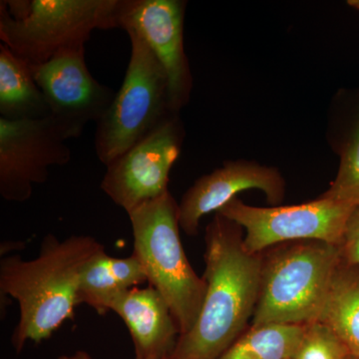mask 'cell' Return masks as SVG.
<instances>
[{"instance_id": "obj_1", "label": "cell", "mask_w": 359, "mask_h": 359, "mask_svg": "<svg viewBox=\"0 0 359 359\" xmlns=\"http://www.w3.org/2000/svg\"><path fill=\"white\" fill-rule=\"evenodd\" d=\"M205 241L204 302L171 359H218L242 334L259 301L264 263L245 250L241 226L217 212Z\"/></svg>"}, {"instance_id": "obj_20", "label": "cell", "mask_w": 359, "mask_h": 359, "mask_svg": "<svg viewBox=\"0 0 359 359\" xmlns=\"http://www.w3.org/2000/svg\"><path fill=\"white\" fill-rule=\"evenodd\" d=\"M340 249L344 263L359 269V205L347 222Z\"/></svg>"}, {"instance_id": "obj_19", "label": "cell", "mask_w": 359, "mask_h": 359, "mask_svg": "<svg viewBox=\"0 0 359 359\" xmlns=\"http://www.w3.org/2000/svg\"><path fill=\"white\" fill-rule=\"evenodd\" d=\"M323 197L359 205V120L342 156L337 179Z\"/></svg>"}, {"instance_id": "obj_14", "label": "cell", "mask_w": 359, "mask_h": 359, "mask_svg": "<svg viewBox=\"0 0 359 359\" xmlns=\"http://www.w3.org/2000/svg\"><path fill=\"white\" fill-rule=\"evenodd\" d=\"M148 283L147 276L134 254L111 257L105 250L84 266L78 287V304H85L100 316L111 311L118 297Z\"/></svg>"}, {"instance_id": "obj_11", "label": "cell", "mask_w": 359, "mask_h": 359, "mask_svg": "<svg viewBox=\"0 0 359 359\" xmlns=\"http://www.w3.org/2000/svg\"><path fill=\"white\" fill-rule=\"evenodd\" d=\"M185 4L179 0H118L117 28L136 32L164 68L175 112L186 102L190 72L184 51Z\"/></svg>"}, {"instance_id": "obj_6", "label": "cell", "mask_w": 359, "mask_h": 359, "mask_svg": "<svg viewBox=\"0 0 359 359\" xmlns=\"http://www.w3.org/2000/svg\"><path fill=\"white\" fill-rule=\"evenodd\" d=\"M126 32L131 53L124 80L96 123V155L106 167L176 115L164 68L136 32Z\"/></svg>"}, {"instance_id": "obj_10", "label": "cell", "mask_w": 359, "mask_h": 359, "mask_svg": "<svg viewBox=\"0 0 359 359\" xmlns=\"http://www.w3.org/2000/svg\"><path fill=\"white\" fill-rule=\"evenodd\" d=\"M176 115L106 167L101 190L126 212L168 192L183 139Z\"/></svg>"}, {"instance_id": "obj_5", "label": "cell", "mask_w": 359, "mask_h": 359, "mask_svg": "<svg viewBox=\"0 0 359 359\" xmlns=\"http://www.w3.org/2000/svg\"><path fill=\"white\" fill-rule=\"evenodd\" d=\"M341 263L340 245L318 241L273 255L264 264L252 327L320 320Z\"/></svg>"}, {"instance_id": "obj_23", "label": "cell", "mask_w": 359, "mask_h": 359, "mask_svg": "<svg viewBox=\"0 0 359 359\" xmlns=\"http://www.w3.org/2000/svg\"><path fill=\"white\" fill-rule=\"evenodd\" d=\"M348 359H359V358H355V356L351 355V356H349Z\"/></svg>"}, {"instance_id": "obj_22", "label": "cell", "mask_w": 359, "mask_h": 359, "mask_svg": "<svg viewBox=\"0 0 359 359\" xmlns=\"http://www.w3.org/2000/svg\"><path fill=\"white\" fill-rule=\"evenodd\" d=\"M349 4H351V6H355L356 8L359 9V1H351L349 2Z\"/></svg>"}, {"instance_id": "obj_13", "label": "cell", "mask_w": 359, "mask_h": 359, "mask_svg": "<svg viewBox=\"0 0 359 359\" xmlns=\"http://www.w3.org/2000/svg\"><path fill=\"white\" fill-rule=\"evenodd\" d=\"M111 311L128 328L136 359H171L181 334L169 304L157 290L151 285L129 290L118 297Z\"/></svg>"}, {"instance_id": "obj_7", "label": "cell", "mask_w": 359, "mask_h": 359, "mask_svg": "<svg viewBox=\"0 0 359 359\" xmlns=\"http://www.w3.org/2000/svg\"><path fill=\"white\" fill-rule=\"evenodd\" d=\"M356 207L323 196L306 204L276 208L250 207L235 198L218 214L245 229V250L259 255L266 248L289 241L340 245Z\"/></svg>"}, {"instance_id": "obj_18", "label": "cell", "mask_w": 359, "mask_h": 359, "mask_svg": "<svg viewBox=\"0 0 359 359\" xmlns=\"http://www.w3.org/2000/svg\"><path fill=\"white\" fill-rule=\"evenodd\" d=\"M351 355L334 330L318 320L306 325L292 359H348Z\"/></svg>"}, {"instance_id": "obj_3", "label": "cell", "mask_w": 359, "mask_h": 359, "mask_svg": "<svg viewBox=\"0 0 359 359\" xmlns=\"http://www.w3.org/2000/svg\"><path fill=\"white\" fill-rule=\"evenodd\" d=\"M127 214L133 233V254L145 271L149 285L166 299L180 334H188L199 316L207 283L187 259L180 238L178 203L168 191Z\"/></svg>"}, {"instance_id": "obj_21", "label": "cell", "mask_w": 359, "mask_h": 359, "mask_svg": "<svg viewBox=\"0 0 359 359\" xmlns=\"http://www.w3.org/2000/svg\"><path fill=\"white\" fill-rule=\"evenodd\" d=\"M57 359H94L88 353L84 351H78L72 354H65L59 356Z\"/></svg>"}, {"instance_id": "obj_2", "label": "cell", "mask_w": 359, "mask_h": 359, "mask_svg": "<svg viewBox=\"0 0 359 359\" xmlns=\"http://www.w3.org/2000/svg\"><path fill=\"white\" fill-rule=\"evenodd\" d=\"M105 250L91 236H71L60 241L45 236L39 256L25 259L20 255L0 261V292L20 306V320L11 344L18 353L28 341L48 339L78 306L80 276L90 259Z\"/></svg>"}, {"instance_id": "obj_12", "label": "cell", "mask_w": 359, "mask_h": 359, "mask_svg": "<svg viewBox=\"0 0 359 359\" xmlns=\"http://www.w3.org/2000/svg\"><path fill=\"white\" fill-rule=\"evenodd\" d=\"M252 189L263 191L269 202L276 204L283 200L285 183L271 168L248 162L226 163L197 180L183 196L179 204L180 228L187 235H197L203 217L218 212L238 193Z\"/></svg>"}, {"instance_id": "obj_16", "label": "cell", "mask_w": 359, "mask_h": 359, "mask_svg": "<svg viewBox=\"0 0 359 359\" xmlns=\"http://www.w3.org/2000/svg\"><path fill=\"white\" fill-rule=\"evenodd\" d=\"M320 321L327 325L359 358V269L342 261Z\"/></svg>"}, {"instance_id": "obj_9", "label": "cell", "mask_w": 359, "mask_h": 359, "mask_svg": "<svg viewBox=\"0 0 359 359\" xmlns=\"http://www.w3.org/2000/svg\"><path fill=\"white\" fill-rule=\"evenodd\" d=\"M33 77L48 105L49 117L66 140L79 138L90 122H98L116 92L97 81L85 60V46L60 52L32 65Z\"/></svg>"}, {"instance_id": "obj_4", "label": "cell", "mask_w": 359, "mask_h": 359, "mask_svg": "<svg viewBox=\"0 0 359 359\" xmlns=\"http://www.w3.org/2000/svg\"><path fill=\"white\" fill-rule=\"evenodd\" d=\"M118 0H2L0 40L30 65L84 47L94 30L117 28Z\"/></svg>"}, {"instance_id": "obj_25", "label": "cell", "mask_w": 359, "mask_h": 359, "mask_svg": "<svg viewBox=\"0 0 359 359\" xmlns=\"http://www.w3.org/2000/svg\"></svg>"}, {"instance_id": "obj_17", "label": "cell", "mask_w": 359, "mask_h": 359, "mask_svg": "<svg viewBox=\"0 0 359 359\" xmlns=\"http://www.w3.org/2000/svg\"><path fill=\"white\" fill-rule=\"evenodd\" d=\"M306 327L299 325L252 327L218 359H292Z\"/></svg>"}, {"instance_id": "obj_8", "label": "cell", "mask_w": 359, "mask_h": 359, "mask_svg": "<svg viewBox=\"0 0 359 359\" xmlns=\"http://www.w3.org/2000/svg\"><path fill=\"white\" fill-rule=\"evenodd\" d=\"M66 138L50 117L0 118V196L7 202L32 198L33 187L47 181L49 169L71 161Z\"/></svg>"}, {"instance_id": "obj_15", "label": "cell", "mask_w": 359, "mask_h": 359, "mask_svg": "<svg viewBox=\"0 0 359 359\" xmlns=\"http://www.w3.org/2000/svg\"><path fill=\"white\" fill-rule=\"evenodd\" d=\"M48 116V105L33 77L32 65L0 45V118L40 119Z\"/></svg>"}, {"instance_id": "obj_24", "label": "cell", "mask_w": 359, "mask_h": 359, "mask_svg": "<svg viewBox=\"0 0 359 359\" xmlns=\"http://www.w3.org/2000/svg\"><path fill=\"white\" fill-rule=\"evenodd\" d=\"M146 359H166V358H146Z\"/></svg>"}]
</instances>
